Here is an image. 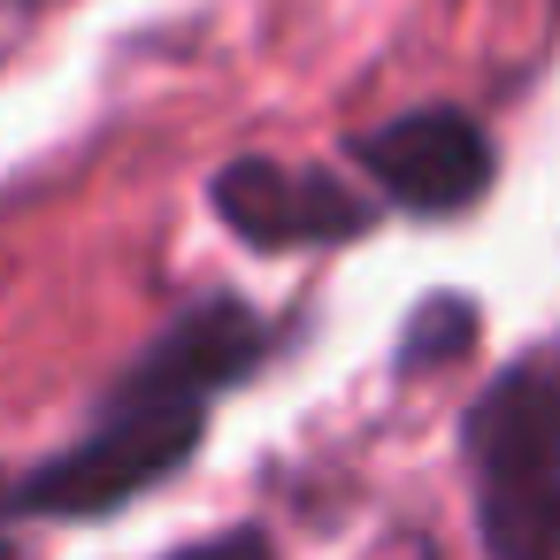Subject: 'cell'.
<instances>
[{"mask_svg":"<svg viewBox=\"0 0 560 560\" xmlns=\"http://www.w3.org/2000/svg\"><path fill=\"white\" fill-rule=\"evenodd\" d=\"M468 338H476V307L468 300H430L422 315H415V330H407V346H399V369L407 376H422L430 369V353H468Z\"/></svg>","mask_w":560,"mask_h":560,"instance_id":"5b68a950","label":"cell"},{"mask_svg":"<svg viewBox=\"0 0 560 560\" xmlns=\"http://www.w3.org/2000/svg\"><path fill=\"white\" fill-rule=\"evenodd\" d=\"M353 154L376 177V192L392 208H415V215H460V208H476L483 185H491V170H499L491 139L460 108H407V116L361 131Z\"/></svg>","mask_w":560,"mask_h":560,"instance_id":"277c9868","label":"cell"},{"mask_svg":"<svg viewBox=\"0 0 560 560\" xmlns=\"http://www.w3.org/2000/svg\"><path fill=\"white\" fill-rule=\"evenodd\" d=\"M170 560H277V552H269V537H261V529H231V537L185 545V552H170Z\"/></svg>","mask_w":560,"mask_h":560,"instance_id":"8992f818","label":"cell"},{"mask_svg":"<svg viewBox=\"0 0 560 560\" xmlns=\"http://www.w3.org/2000/svg\"><path fill=\"white\" fill-rule=\"evenodd\" d=\"M483 560H560V369L522 361L468 407Z\"/></svg>","mask_w":560,"mask_h":560,"instance_id":"6da1fadb","label":"cell"},{"mask_svg":"<svg viewBox=\"0 0 560 560\" xmlns=\"http://www.w3.org/2000/svg\"><path fill=\"white\" fill-rule=\"evenodd\" d=\"M0 560H24V552H16V545H9V537H0Z\"/></svg>","mask_w":560,"mask_h":560,"instance_id":"52a82bcc","label":"cell"},{"mask_svg":"<svg viewBox=\"0 0 560 560\" xmlns=\"http://www.w3.org/2000/svg\"><path fill=\"white\" fill-rule=\"evenodd\" d=\"M208 438V407L192 399H154L139 384H116L78 445L55 460L0 476V522H93L131 506L139 491L170 483Z\"/></svg>","mask_w":560,"mask_h":560,"instance_id":"7a4b0ae2","label":"cell"},{"mask_svg":"<svg viewBox=\"0 0 560 560\" xmlns=\"http://www.w3.org/2000/svg\"><path fill=\"white\" fill-rule=\"evenodd\" d=\"M208 200H215V223H223L231 238L261 246V254H292V246H346V238H361V231L376 223V200L346 192V185H338V177H323V170L261 162V154L223 162V170H215V185H208Z\"/></svg>","mask_w":560,"mask_h":560,"instance_id":"3957f363","label":"cell"}]
</instances>
